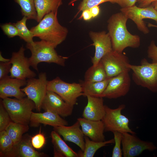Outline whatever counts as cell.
I'll list each match as a JSON object with an SVG mask.
<instances>
[{
  "label": "cell",
  "mask_w": 157,
  "mask_h": 157,
  "mask_svg": "<svg viewBox=\"0 0 157 157\" xmlns=\"http://www.w3.org/2000/svg\"><path fill=\"white\" fill-rule=\"evenodd\" d=\"M128 66L133 72L132 78L136 85L157 92V63H149L144 58L140 65L129 64Z\"/></svg>",
  "instance_id": "277c9868"
},
{
  "label": "cell",
  "mask_w": 157,
  "mask_h": 157,
  "mask_svg": "<svg viewBox=\"0 0 157 157\" xmlns=\"http://www.w3.org/2000/svg\"><path fill=\"white\" fill-rule=\"evenodd\" d=\"M78 0H71L69 3L70 5ZM119 0H82L78 7V12L76 15V16L80 12L85 10H89L93 7L99 6L104 2H109L112 3L119 4Z\"/></svg>",
  "instance_id": "4dcf8cb0"
},
{
  "label": "cell",
  "mask_w": 157,
  "mask_h": 157,
  "mask_svg": "<svg viewBox=\"0 0 157 157\" xmlns=\"http://www.w3.org/2000/svg\"><path fill=\"white\" fill-rule=\"evenodd\" d=\"M12 65L10 61L0 63V80L7 77L10 72Z\"/></svg>",
  "instance_id": "8d00e7d4"
},
{
  "label": "cell",
  "mask_w": 157,
  "mask_h": 157,
  "mask_svg": "<svg viewBox=\"0 0 157 157\" xmlns=\"http://www.w3.org/2000/svg\"><path fill=\"white\" fill-rule=\"evenodd\" d=\"M25 49L22 46L17 52H13L10 59L12 65L10 77L22 79L34 78L35 73L30 68L29 58L25 55Z\"/></svg>",
  "instance_id": "30bf717a"
},
{
  "label": "cell",
  "mask_w": 157,
  "mask_h": 157,
  "mask_svg": "<svg viewBox=\"0 0 157 157\" xmlns=\"http://www.w3.org/2000/svg\"><path fill=\"white\" fill-rule=\"evenodd\" d=\"M122 134V149L124 157H135L139 155L144 150L152 151L156 149L152 143L142 140L135 134L127 132Z\"/></svg>",
  "instance_id": "8fae6325"
},
{
  "label": "cell",
  "mask_w": 157,
  "mask_h": 157,
  "mask_svg": "<svg viewBox=\"0 0 157 157\" xmlns=\"http://www.w3.org/2000/svg\"><path fill=\"white\" fill-rule=\"evenodd\" d=\"M120 10L129 19L132 20L138 29L145 34H148L149 30L143 20L149 19L157 22V11L151 5L143 8L135 5L129 7L121 8Z\"/></svg>",
  "instance_id": "9c48e42d"
},
{
  "label": "cell",
  "mask_w": 157,
  "mask_h": 157,
  "mask_svg": "<svg viewBox=\"0 0 157 157\" xmlns=\"http://www.w3.org/2000/svg\"><path fill=\"white\" fill-rule=\"evenodd\" d=\"M82 18L85 21L90 20L92 18L89 10H85L82 11V14L78 19H81Z\"/></svg>",
  "instance_id": "f35d334b"
},
{
  "label": "cell",
  "mask_w": 157,
  "mask_h": 157,
  "mask_svg": "<svg viewBox=\"0 0 157 157\" xmlns=\"http://www.w3.org/2000/svg\"><path fill=\"white\" fill-rule=\"evenodd\" d=\"M127 17L120 12L112 15L107 22V28L113 51L122 53L127 47L138 48L140 44V36L133 35L128 30L126 23Z\"/></svg>",
  "instance_id": "6da1fadb"
},
{
  "label": "cell",
  "mask_w": 157,
  "mask_h": 157,
  "mask_svg": "<svg viewBox=\"0 0 157 157\" xmlns=\"http://www.w3.org/2000/svg\"><path fill=\"white\" fill-rule=\"evenodd\" d=\"M62 1L63 0H35L37 16V22H39L46 14L58 11L62 4Z\"/></svg>",
  "instance_id": "603a6c76"
},
{
  "label": "cell",
  "mask_w": 157,
  "mask_h": 157,
  "mask_svg": "<svg viewBox=\"0 0 157 157\" xmlns=\"http://www.w3.org/2000/svg\"><path fill=\"white\" fill-rule=\"evenodd\" d=\"M15 144L5 130L0 132V156L9 157Z\"/></svg>",
  "instance_id": "f1b7e54d"
},
{
  "label": "cell",
  "mask_w": 157,
  "mask_h": 157,
  "mask_svg": "<svg viewBox=\"0 0 157 157\" xmlns=\"http://www.w3.org/2000/svg\"><path fill=\"white\" fill-rule=\"evenodd\" d=\"M26 79L11 78L8 76L0 80V97L2 99L10 97L21 99L26 95L20 89L26 86Z\"/></svg>",
  "instance_id": "2e32d148"
},
{
  "label": "cell",
  "mask_w": 157,
  "mask_h": 157,
  "mask_svg": "<svg viewBox=\"0 0 157 157\" xmlns=\"http://www.w3.org/2000/svg\"><path fill=\"white\" fill-rule=\"evenodd\" d=\"M115 145L113 148L112 156V157H122V149L121 148L122 137V133L117 131L113 132Z\"/></svg>",
  "instance_id": "d6a6232c"
},
{
  "label": "cell",
  "mask_w": 157,
  "mask_h": 157,
  "mask_svg": "<svg viewBox=\"0 0 157 157\" xmlns=\"http://www.w3.org/2000/svg\"><path fill=\"white\" fill-rule=\"evenodd\" d=\"M27 20L26 17L24 16L21 20L13 24L18 29V36L20 38L27 43H29L33 41V38L34 36L33 33L26 26V22Z\"/></svg>",
  "instance_id": "f546056e"
},
{
  "label": "cell",
  "mask_w": 157,
  "mask_h": 157,
  "mask_svg": "<svg viewBox=\"0 0 157 157\" xmlns=\"http://www.w3.org/2000/svg\"><path fill=\"white\" fill-rule=\"evenodd\" d=\"M147 53L148 57L152 60V63H157V46L154 41H152L148 46Z\"/></svg>",
  "instance_id": "d590c367"
},
{
  "label": "cell",
  "mask_w": 157,
  "mask_h": 157,
  "mask_svg": "<svg viewBox=\"0 0 157 157\" xmlns=\"http://www.w3.org/2000/svg\"><path fill=\"white\" fill-rule=\"evenodd\" d=\"M48 81L46 73L41 72L38 78L28 79L25 87L21 89L27 97L34 102L38 111H40L42 108V102L47 90Z\"/></svg>",
  "instance_id": "ba28073f"
},
{
  "label": "cell",
  "mask_w": 157,
  "mask_h": 157,
  "mask_svg": "<svg viewBox=\"0 0 157 157\" xmlns=\"http://www.w3.org/2000/svg\"><path fill=\"white\" fill-rule=\"evenodd\" d=\"M90 13L92 15V18L96 17L99 15L100 8L99 6H94L89 9Z\"/></svg>",
  "instance_id": "60d3db41"
},
{
  "label": "cell",
  "mask_w": 157,
  "mask_h": 157,
  "mask_svg": "<svg viewBox=\"0 0 157 157\" xmlns=\"http://www.w3.org/2000/svg\"><path fill=\"white\" fill-rule=\"evenodd\" d=\"M108 78L104 65L100 60L97 65H92L86 71L84 81L88 82H100Z\"/></svg>",
  "instance_id": "484cf974"
},
{
  "label": "cell",
  "mask_w": 157,
  "mask_h": 157,
  "mask_svg": "<svg viewBox=\"0 0 157 157\" xmlns=\"http://www.w3.org/2000/svg\"><path fill=\"white\" fill-rule=\"evenodd\" d=\"M58 11L45 15L35 26L30 30L34 37H37L50 44L55 48L62 43L67 36V28L59 23Z\"/></svg>",
  "instance_id": "7a4b0ae2"
},
{
  "label": "cell",
  "mask_w": 157,
  "mask_h": 157,
  "mask_svg": "<svg viewBox=\"0 0 157 157\" xmlns=\"http://www.w3.org/2000/svg\"><path fill=\"white\" fill-rule=\"evenodd\" d=\"M29 129L28 124L17 123L12 121L10 123L5 130L15 145L20 141L23 135L27 132Z\"/></svg>",
  "instance_id": "4316f807"
},
{
  "label": "cell",
  "mask_w": 157,
  "mask_h": 157,
  "mask_svg": "<svg viewBox=\"0 0 157 157\" xmlns=\"http://www.w3.org/2000/svg\"><path fill=\"white\" fill-rule=\"evenodd\" d=\"M85 146L83 151L78 152V157H93L100 148L110 144L115 143L114 139L103 142H96L90 140L85 136L84 137Z\"/></svg>",
  "instance_id": "d4e9b609"
},
{
  "label": "cell",
  "mask_w": 157,
  "mask_h": 157,
  "mask_svg": "<svg viewBox=\"0 0 157 157\" xmlns=\"http://www.w3.org/2000/svg\"><path fill=\"white\" fill-rule=\"evenodd\" d=\"M53 146L54 156L55 157H78V154L69 147L55 131L51 134Z\"/></svg>",
  "instance_id": "7402d4cb"
},
{
  "label": "cell",
  "mask_w": 157,
  "mask_h": 157,
  "mask_svg": "<svg viewBox=\"0 0 157 157\" xmlns=\"http://www.w3.org/2000/svg\"><path fill=\"white\" fill-rule=\"evenodd\" d=\"M26 48L31 53L28 58L31 66L37 72L38 65L41 62L53 63L62 66H65L66 59L67 58L58 55L53 45L46 41H33L27 43Z\"/></svg>",
  "instance_id": "3957f363"
},
{
  "label": "cell",
  "mask_w": 157,
  "mask_h": 157,
  "mask_svg": "<svg viewBox=\"0 0 157 157\" xmlns=\"http://www.w3.org/2000/svg\"><path fill=\"white\" fill-rule=\"evenodd\" d=\"M111 78H108L100 82H88L84 81H81L80 83L84 96L101 97Z\"/></svg>",
  "instance_id": "cb8c5ba5"
},
{
  "label": "cell",
  "mask_w": 157,
  "mask_h": 157,
  "mask_svg": "<svg viewBox=\"0 0 157 157\" xmlns=\"http://www.w3.org/2000/svg\"><path fill=\"white\" fill-rule=\"evenodd\" d=\"M13 121L3 106L1 100L0 103V132L5 130L6 128Z\"/></svg>",
  "instance_id": "1f68e13d"
},
{
  "label": "cell",
  "mask_w": 157,
  "mask_h": 157,
  "mask_svg": "<svg viewBox=\"0 0 157 157\" xmlns=\"http://www.w3.org/2000/svg\"><path fill=\"white\" fill-rule=\"evenodd\" d=\"M74 106L65 102L56 93L49 90H47L42 104V108L45 111L53 112L63 117L71 115Z\"/></svg>",
  "instance_id": "5bb4252c"
},
{
  "label": "cell",
  "mask_w": 157,
  "mask_h": 157,
  "mask_svg": "<svg viewBox=\"0 0 157 157\" xmlns=\"http://www.w3.org/2000/svg\"><path fill=\"white\" fill-rule=\"evenodd\" d=\"M10 59L5 58L3 57L1 54V53H0V61L2 62H7L10 61Z\"/></svg>",
  "instance_id": "b9f144b4"
},
{
  "label": "cell",
  "mask_w": 157,
  "mask_h": 157,
  "mask_svg": "<svg viewBox=\"0 0 157 157\" xmlns=\"http://www.w3.org/2000/svg\"><path fill=\"white\" fill-rule=\"evenodd\" d=\"M77 120L80 123L84 135L94 141L106 140L104 134L105 128L102 120L92 121L83 117L78 118Z\"/></svg>",
  "instance_id": "ac0fdd59"
},
{
  "label": "cell",
  "mask_w": 157,
  "mask_h": 157,
  "mask_svg": "<svg viewBox=\"0 0 157 157\" xmlns=\"http://www.w3.org/2000/svg\"><path fill=\"white\" fill-rule=\"evenodd\" d=\"M47 90L56 93L65 102L73 106L77 104L78 97L84 96L80 83H67L59 77L48 81Z\"/></svg>",
  "instance_id": "8992f818"
},
{
  "label": "cell",
  "mask_w": 157,
  "mask_h": 157,
  "mask_svg": "<svg viewBox=\"0 0 157 157\" xmlns=\"http://www.w3.org/2000/svg\"><path fill=\"white\" fill-rule=\"evenodd\" d=\"M89 35L95 48L94 55L92 58L91 61L92 65H95L104 56L113 50L111 40L108 33L104 31H90Z\"/></svg>",
  "instance_id": "9a60e30c"
},
{
  "label": "cell",
  "mask_w": 157,
  "mask_h": 157,
  "mask_svg": "<svg viewBox=\"0 0 157 157\" xmlns=\"http://www.w3.org/2000/svg\"><path fill=\"white\" fill-rule=\"evenodd\" d=\"M157 0H138V7L140 8L146 7L151 5V3Z\"/></svg>",
  "instance_id": "ab89813d"
},
{
  "label": "cell",
  "mask_w": 157,
  "mask_h": 157,
  "mask_svg": "<svg viewBox=\"0 0 157 157\" xmlns=\"http://www.w3.org/2000/svg\"><path fill=\"white\" fill-rule=\"evenodd\" d=\"M131 84L129 72H123L111 78L101 97L113 99L125 96L129 90Z\"/></svg>",
  "instance_id": "4fadbf2b"
},
{
  "label": "cell",
  "mask_w": 157,
  "mask_h": 157,
  "mask_svg": "<svg viewBox=\"0 0 157 157\" xmlns=\"http://www.w3.org/2000/svg\"><path fill=\"white\" fill-rule=\"evenodd\" d=\"M30 123L31 126H37L40 124L53 127L67 126L68 124L67 122L60 115L49 111L43 113L33 112Z\"/></svg>",
  "instance_id": "ffe728a7"
},
{
  "label": "cell",
  "mask_w": 157,
  "mask_h": 157,
  "mask_svg": "<svg viewBox=\"0 0 157 157\" xmlns=\"http://www.w3.org/2000/svg\"><path fill=\"white\" fill-rule=\"evenodd\" d=\"M20 6L24 16L28 19L37 20V16L35 5V0H14Z\"/></svg>",
  "instance_id": "83f0119b"
},
{
  "label": "cell",
  "mask_w": 157,
  "mask_h": 157,
  "mask_svg": "<svg viewBox=\"0 0 157 157\" xmlns=\"http://www.w3.org/2000/svg\"><path fill=\"white\" fill-rule=\"evenodd\" d=\"M125 108V105L124 104L120 105L115 109L111 108L105 105V113L102 120L105 131L136 134L129 127L128 118L122 113V110Z\"/></svg>",
  "instance_id": "52a82bcc"
},
{
  "label": "cell",
  "mask_w": 157,
  "mask_h": 157,
  "mask_svg": "<svg viewBox=\"0 0 157 157\" xmlns=\"http://www.w3.org/2000/svg\"><path fill=\"white\" fill-rule=\"evenodd\" d=\"M88 103L83 110V118L92 121L101 120L105 113L103 98L88 96Z\"/></svg>",
  "instance_id": "d6986e66"
},
{
  "label": "cell",
  "mask_w": 157,
  "mask_h": 157,
  "mask_svg": "<svg viewBox=\"0 0 157 157\" xmlns=\"http://www.w3.org/2000/svg\"><path fill=\"white\" fill-rule=\"evenodd\" d=\"M31 142L33 147L36 149L42 148L46 143V139L44 135L40 132L31 137Z\"/></svg>",
  "instance_id": "e575fe53"
},
{
  "label": "cell",
  "mask_w": 157,
  "mask_h": 157,
  "mask_svg": "<svg viewBox=\"0 0 157 157\" xmlns=\"http://www.w3.org/2000/svg\"><path fill=\"white\" fill-rule=\"evenodd\" d=\"M31 137L28 135L23 136L21 140L16 145L9 157H44L47 156L45 153L38 152L32 145Z\"/></svg>",
  "instance_id": "44dd1931"
},
{
  "label": "cell",
  "mask_w": 157,
  "mask_h": 157,
  "mask_svg": "<svg viewBox=\"0 0 157 157\" xmlns=\"http://www.w3.org/2000/svg\"><path fill=\"white\" fill-rule=\"evenodd\" d=\"M1 101L13 122L25 124L30 122L32 111L35 109L33 101L27 97L21 99L8 97Z\"/></svg>",
  "instance_id": "5b68a950"
},
{
  "label": "cell",
  "mask_w": 157,
  "mask_h": 157,
  "mask_svg": "<svg viewBox=\"0 0 157 157\" xmlns=\"http://www.w3.org/2000/svg\"><path fill=\"white\" fill-rule=\"evenodd\" d=\"M118 5L122 8H126L135 5L138 0H119Z\"/></svg>",
  "instance_id": "74e56055"
},
{
  "label": "cell",
  "mask_w": 157,
  "mask_h": 157,
  "mask_svg": "<svg viewBox=\"0 0 157 157\" xmlns=\"http://www.w3.org/2000/svg\"><path fill=\"white\" fill-rule=\"evenodd\" d=\"M151 5L157 11V1H155L151 3Z\"/></svg>",
  "instance_id": "7bdbcfd3"
},
{
  "label": "cell",
  "mask_w": 157,
  "mask_h": 157,
  "mask_svg": "<svg viewBox=\"0 0 157 157\" xmlns=\"http://www.w3.org/2000/svg\"><path fill=\"white\" fill-rule=\"evenodd\" d=\"M108 78H112L125 72H129L128 67L129 61L128 57L122 53L112 50L104 56L100 60Z\"/></svg>",
  "instance_id": "7c38bea8"
},
{
  "label": "cell",
  "mask_w": 157,
  "mask_h": 157,
  "mask_svg": "<svg viewBox=\"0 0 157 157\" xmlns=\"http://www.w3.org/2000/svg\"><path fill=\"white\" fill-rule=\"evenodd\" d=\"M80 127V123L77 120L71 126H63L53 127L54 130L61 135L65 140L74 143L83 151L85 146L84 135Z\"/></svg>",
  "instance_id": "e0dca14e"
},
{
  "label": "cell",
  "mask_w": 157,
  "mask_h": 157,
  "mask_svg": "<svg viewBox=\"0 0 157 157\" xmlns=\"http://www.w3.org/2000/svg\"><path fill=\"white\" fill-rule=\"evenodd\" d=\"M0 27L5 34L9 38L18 36V31L14 24L11 23L4 24Z\"/></svg>",
  "instance_id": "836d02e7"
}]
</instances>
